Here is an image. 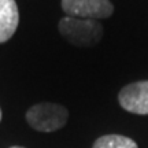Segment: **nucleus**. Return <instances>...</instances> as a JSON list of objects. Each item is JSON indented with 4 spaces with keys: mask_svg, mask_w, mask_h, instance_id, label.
<instances>
[{
    "mask_svg": "<svg viewBox=\"0 0 148 148\" xmlns=\"http://www.w3.org/2000/svg\"><path fill=\"white\" fill-rule=\"evenodd\" d=\"M59 32L69 42L79 47H90L100 41L103 26L96 19L64 16L59 22Z\"/></svg>",
    "mask_w": 148,
    "mask_h": 148,
    "instance_id": "1",
    "label": "nucleus"
},
{
    "mask_svg": "<svg viewBox=\"0 0 148 148\" xmlns=\"http://www.w3.org/2000/svg\"><path fill=\"white\" fill-rule=\"evenodd\" d=\"M69 112L56 103H40L32 106L26 112L27 123L38 132H53L64 126Z\"/></svg>",
    "mask_w": 148,
    "mask_h": 148,
    "instance_id": "2",
    "label": "nucleus"
},
{
    "mask_svg": "<svg viewBox=\"0 0 148 148\" xmlns=\"http://www.w3.org/2000/svg\"><path fill=\"white\" fill-rule=\"evenodd\" d=\"M62 8L69 16L96 21L108 18L114 11L108 0H62Z\"/></svg>",
    "mask_w": 148,
    "mask_h": 148,
    "instance_id": "3",
    "label": "nucleus"
},
{
    "mask_svg": "<svg viewBox=\"0 0 148 148\" xmlns=\"http://www.w3.org/2000/svg\"><path fill=\"white\" fill-rule=\"evenodd\" d=\"M118 100L129 112L148 115V81H137L121 89Z\"/></svg>",
    "mask_w": 148,
    "mask_h": 148,
    "instance_id": "4",
    "label": "nucleus"
},
{
    "mask_svg": "<svg viewBox=\"0 0 148 148\" xmlns=\"http://www.w3.org/2000/svg\"><path fill=\"white\" fill-rule=\"evenodd\" d=\"M19 23V11L15 0H0V42L10 40Z\"/></svg>",
    "mask_w": 148,
    "mask_h": 148,
    "instance_id": "5",
    "label": "nucleus"
},
{
    "mask_svg": "<svg viewBox=\"0 0 148 148\" xmlns=\"http://www.w3.org/2000/svg\"><path fill=\"white\" fill-rule=\"evenodd\" d=\"M93 148H138L132 138L119 134H106L95 141Z\"/></svg>",
    "mask_w": 148,
    "mask_h": 148,
    "instance_id": "6",
    "label": "nucleus"
},
{
    "mask_svg": "<svg viewBox=\"0 0 148 148\" xmlns=\"http://www.w3.org/2000/svg\"><path fill=\"white\" fill-rule=\"evenodd\" d=\"M11 148H25V147H18V145H14V147H11Z\"/></svg>",
    "mask_w": 148,
    "mask_h": 148,
    "instance_id": "7",
    "label": "nucleus"
},
{
    "mask_svg": "<svg viewBox=\"0 0 148 148\" xmlns=\"http://www.w3.org/2000/svg\"><path fill=\"white\" fill-rule=\"evenodd\" d=\"M0 121H1V110H0Z\"/></svg>",
    "mask_w": 148,
    "mask_h": 148,
    "instance_id": "8",
    "label": "nucleus"
}]
</instances>
